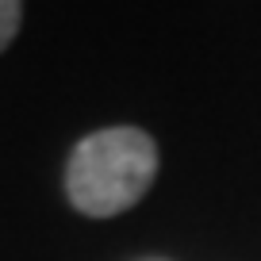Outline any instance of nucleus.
<instances>
[{
    "mask_svg": "<svg viewBox=\"0 0 261 261\" xmlns=\"http://www.w3.org/2000/svg\"><path fill=\"white\" fill-rule=\"evenodd\" d=\"M158 177V142L142 127L92 130L69 150L65 196L89 219L123 215L150 192Z\"/></svg>",
    "mask_w": 261,
    "mask_h": 261,
    "instance_id": "obj_1",
    "label": "nucleus"
},
{
    "mask_svg": "<svg viewBox=\"0 0 261 261\" xmlns=\"http://www.w3.org/2000/svg\"><path fill=\"white\" fill-rule=\"evenodd\" d=\"M19 27H23V4L19 0H0V54L12 46Z\"/></svg>",
    "mask_w": 261,
    "mask_h": 261,
    "instance_id": "obj_2",
    "label": "nucleus"
}]
</instances>
